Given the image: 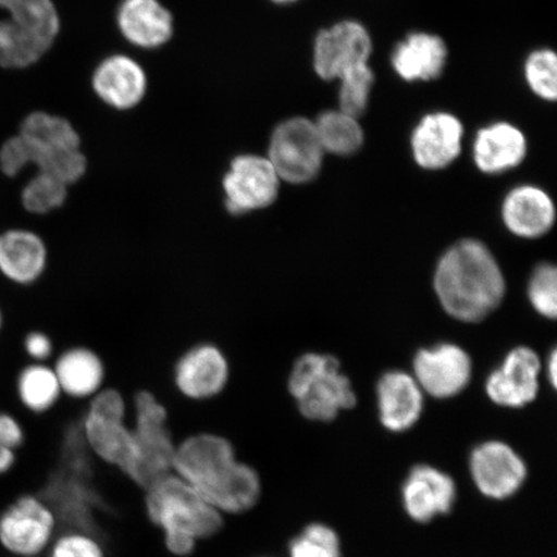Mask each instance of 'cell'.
Returning a JSON list of instances; mask_svg holds the SVG:
<instances>
[{
    "label": "cell",
    "instance_id": "obj_1",
    "mask_svg": "<svg viewBox=\"0 0 557 557\" xmlns=\"http://www.w3.org/2000/svg\"><path fill=\"white\" fill-rule=\"evenodd\" d=\"M173 472L225 517L246 513L262 496L260 473L239 461L226 437L201 433L177 444Z\"/></svg>",
    "mask_w": 557,
    "mask_h": 557
},
{
    "label": "cell",
    "instance_id": "obj_2",
    "mask_svg": "<svg viewBox=\"0 0 557 557\" xmlns=\"http://www.w3.org/2000/svg\"><path fill=\"white\" fill-rule=\"evenodd\" d=\"M435 290L445 311L461 322L476 323L496 310L506 283L499 264L483 243L466 239L437 263Z\"/></svg>",
    "mask_w": 557,
    "mask_h": 557
},
{
    "label": "cell",
    "instance_id": "obj_3",
    "mask_svg": "<svg viewBox=\"0 0 557 557\" xmlns=\"http://www.w3.org/2000/svg\"><path fill=\"white\" fill-rule=\"evenodd\" d=\"M50 174L67 186L78 183L87 171L81 137L72 124L46 113H33L21 124L20 134L0 149V170L16 177L27 165Z\"/></svg>",
    "mask_w": 557,
    "mask_h": 557
},
{
    "label": "cell",
    "instance_id": "obj_4",
    "mask_svg": "<svg viewBox=\"0 0 557 557\" xmlns=\"http://www.w3.org/2000/svg\"><path fill=\"white\" fill-rule=\"evenodd\" d=\"M144 503L149 521L162 532L172 556H190L199 542L214 537L224 527L225 515L174 472L152 483L145 491Z\"/></svg>",
    "mask_w": 557,
    "mask_h": 557
},
{
    "label": "cell",
    "instance_id": "obj_5",
    "mask_svg": "<svg viewBox=\"0 0 557 557\" xmlns=\"http://www.w3.org/2000/svg\"><path fill=\"white\" fill-rule=\"evenodd\" d=\"M128 413L127 401L120 389L103 387L89 399L83 412L82 434L100 462L120 471L143 490L141 455Z\"/></svg>",
    "mask_w": 557,
    "mask_h": 557
},
{
    "label": "cell",
    "instance_id": "obj_6",
    "mask_svg": "<svg viewBox=\"0 0 557 557\" xmlns=\"http://www.w3.org/2000/svg\"><path fill=\"white\" fill-rule=\"evenodd\" d=\"M288 389L299 413L312 422H332L358 401L351 381L341 373L339 361L331 355L299 358L289 374Z\"/></svg>",
    "mask_w": 557,
    "mask_h": 557
},
{
    "label": "cell",
    "instance_id": "obj_7",
    "mask_svg": "<svg viewBox=\"0 0 557 557\" xmlns=\"http://www.w3.org/2000/svg\"><path fill=\"white\" fill-rule=\"evenodd\" d=\"M10 18L0 20V66L35 64L50 50L60 30L52 0H0Z\"/></svg>",
    "mask_w": 557,
    "mask_h": 557
},
{
    "label": "cell",
    "instance_id": "obj_8",
    "mask_svg": "<svg viewBox=\"0 0 557 557\" xmlns=\"http://www.w3.org/2000/svg\"><path fill=\"white\" fill-rule=\"evenodd\" d=\"M170 410L156 394L141 389L134 398V430L141 455V486L144 492L157 480L173 472V457L177 444L169 424Z\"/></svg>",
    "mask_w": 557,
    "mask_h": 557
},
{
    "label": "cell",
    "instance_id": "obj_9",
    "mask_svg": "<svg viewBox=\"0 0 557 557\" xmlns=\"http://www.w3.org/2000/svg\"><path fill=\"white\" fill-rule=\"evenodd\" d=\"M324 154L315 123L305 117H292L273 132L268 159L281 181L301 185L318 176Z\"/></svg>",
    "mask_w": 557,
    "mask_h": 557
},
{
    "label": "cell",
    "instance_id": "obj_10",
    "mask_svg": "<svg viewBox=\"0 0 557 557\" xmlns=\"http://www.w3.org/2000/svg\"><path fill=\"white\" fill-rule=\"evenodd\" d=\"M58 534L52 508L35 494H23L0 515V546L13 557H40Z\"/></svg>",
    "mask_w": 557,
    "mask_h": 557
},
{
    "label": "cell",
    "instance_id": "obj_11",
    "mask_svg": "<svg viewBox=\"0 0 557 557\" xmlns=\"http://www.w3.org/2000/svg\"><path fill=\"white\" fill-rule=\"evenodd\" d=\"M469 471L483 497L506 500L521 491L528 479V465L520 453L503 441H486L470 453Z\"/></svg>",
    "mask_w": 557,
    "mask_h": 557
},
{
    "label": "cell",
    "instance_id": "obj_12",
    "mask_svg": "<svg viewBox=\"0 0 557 557\" xmlns=\"http://www.w3.org/2000/svg\"><path fill=\"white\" fill-rule=\"evenodd\" d=\"M222 189L226 211L243 215L274 205L281 189V178L268 158L239 156L230 164L222 180Z\"/></svg>",
    "mask_w": 557,
    "mask_h": 557
},
{
    "label": "cell",
    "instance_id": "obj_13",
    "mask_svg": "<svg viewBox=\"0 0 557 557\" xmlns=\"http://www.w3.org/2000/svg\"><path fill=\"white\" fill-rule=\"evenodd\" d=\"M372 38L357 21H343L320 32L313 47V67L320 78L339 79L360 65L368 64Z\"/></svg>",
    "mask_w": 557,
    "mask_h": 557
},
{
    "label": "cell",
    "instance_id": "obj_14",
    "mask_svg": "<svg viewBox=\"0 0 557 557\" xmlns=\"http://www.w3.org/2000/svg\"><path fill=\"white\" fill-rule=\"evenodd\" d=\"M458 490L449 473L428 463L413 466L401 485V505L410 520L429 524L449 515Z\"/></svg>",
    "mask_w": 557,
    "mask_h": 557
},
{
    "label": "cell",
    "instance_id": "obj_15",
    "mask_svg": "<svg viewBox=\"0 0 557 557\" xmlns=\"http://www.w3.org/2000/svg\"><path fill=\"white\" fill-rule=\"evenodd\" d=\"M414 380L422 392L436 399H450L468 387L471 359L461 347L450 344L424 348L414 358Z\"/></svg>",
    "mask_w": 557,
    "mask_h": 557
},
{
    "label": "cell",
    "instance_id": "obj_16",
    "mask_svg": "<svg viewBox=\"0 0 557 557\" xmlns=\"http://www.w3.org/2000/svg\"><path fill=\"white\" fill-rule=\"evenodd\" d=\"M230 379L228 361L213 345H199L187 351L174 369V385L187 400L206 403L225 392Z\"/></svg>",
    "mask_w": 557,
    "mask_h": 557
},
{
    "label": "cell",
    "instance_id": "obj_17",
    "mask_svg": "<svg viewBox=\"0 0 557 557\" xmlns=\"http://www.w3.org/2000/svg\"><path fill=\"white\" fill-rule=\"evenodd\" d=\"M541 361L532 348H515L486 381L487 398L496 406L519 409L537 399Z\"/></svg>",
    "mask_w": 557,
    "mask_h": 557
},
{
    "label": "cell",
    "instance_id": "obj_18",
    "mask_svg": "<svg viewBox=\"0 0 557 557\" xmlns=\"http://www.w3.org/2000/svg\"><path fill=\"white\" fill-rule=\"evenodd\" d=\"M463 125L449 113L422 117L412 135L416 163L423 170L437 171L450 165L461 154Z\"/></svg>",
    "mask_w": 557,
    "mask_h": 557
},
{
    "label": "cell",
    "instance_id": "obj_19",
    "mask_svg": "<svg viewBox=\"0 0 557 557\" xmlns=\"http://www.w3.org/2000/svg\"><path fill=\"white\" fill-rule=\"evenodd\" d=\"M423 394L413 375L400 371L383 374L377 385L382 426L395 434L413 429L423 413Z\"/></svg>",
    "mask_w": 557,
    "mask_h": 557
},
{
    "label": "cell",
    "instance_id": "obj_20",
    "mask_svg": "<svg viewBox=\"0 0 557 557\" xmlns=\"http://www.w3.org/2000/svg\"><path fill=\"white\" fill-rule=\"evenodd\" d=\"M555 206L540 187L524 185L507 194L503 206L505 225L520 238L534 239L555 224Z\"/></svg>",
    "mask_w": 557,
    "mask_h": 557
},
{
    "label": "cell",
    "instance_id": "obj_21",
    "mask_svg": "<svg viewBox=\"0 0 557 557\" xmlns=\"http://www.w3.org/2000/svg\"><path fill=\"white\" fill-rule=\"evenodd\" d=\"M146 75L141 66L127 55L116 54L101 62L94 75V88L103 102L127 110L141 102L146 92Z\"/></svg>",
    "mask_w": 557,
    "mask_h": 557
},
{
    "label": "cell",
    "instance_id": "obj_22",
    "mask_svg": "<svg viewBox=\"0 0 557 557\" xmlns=\"http://www.w3.org/2000/svg\"><path fill=\"white\" fill-rule=\"evenodd\" d=\"M527 150V138L519 128L510 123H494L478 132L473 159L480 171L499 174L518 166Z\"/></svg>",
    "mask_w": 557,
    "mask_h": 557
},
{
    "label": "cell",
    "instance_id": "obj_23",
    "mask_svg": "<svg viewBox=\"0 0 557 557\" xmlns=\"http://www.w3.org/2000/svg\"><path fill=\"white\" fill-rule=\"evenodd\" d=\"M117 25L124 38L141 48L166 44L173 34V18L158 0H123Z\"/></svg>",
    "mask_w": 557,
    "mask_h": 557
},
{
    "label": "cell",
    "instance_id": "obj_24",
    "mask_svg": "<svg viewBox=\"0 0 557 557\" xmlns=\"http://www.w3.org/2000/svg\"><path fill=\"white\" fill-rule=\"evenodd\" d=\"M47 247L29 230L13 228L0 235V273L17 284H32L44 274Z\"/></svg>",
    "mask_w": 557,
    "mask_h": 557
},
{
    "label": "cell",
    "instance_id": "obj_25",
    "mask_svg": "<svg viewBox=\"0 0 557 557\" xmlns=\"http://www.w3.org/2000/svg\"><path fill=\"white\" fill-rule=\"evenodd\" d=\"M447 55V46L442 38L429 33H413L395 48L392 62L404 81H433L444 72Z\"/></svg>",
    "mask_w": 557,
    "mask_h": 557
},
{
    "label": "cell",
    "instance_id": "obj_26",
    "mask_svg": "<svg viewBox=\"0 0 557 557\" xmlns=\"http://www.w3.org/2000/svg\"><path fill=\"white\" fill-rule=\"evenodd\" d=\"M62 394L72 399H90L103 388L104 367L99 355L74 347L61 355L53 369Z\"/></svg>",
    "mask_w": 557,
    "mask_h": 557
},
{
    "label": "cell",
    "instance_id": "obj_27",
    "mask_svg": "<svg viewBox=\"0 0 557 557\" xmlns=\"http://www.w3.org/2000/svg\"><path fill=\"white\" fill-rule=\"evenodd\" d=\"M315 128L325 152L347 157L359 151L364 143L363 129L358 117L344 111H326L318 117Z\"/></svg>",
    "mask_w": 557,
    "mask_h": 557
},
{
    "label": "cell",
    "instance_id": "obj_28",
    "mask_svg": "<svg viewBox=\"0 0 557 557\" xmlns=\"http://www.w3.org/2000/svg\"><path fill=\"white\" fill-rule=\"evenodd\" d=\"M17 394L27 410L41 414L50 412L59 403L62 392L52 368L34 364L21 371Z\"/></svg>",
    "mask_w": 557,
    "mask_h": 557
},
{
    "label": "cell",
    "instance_id": "obj_29",
    "mask_svg": "<svg viewBox=\"0 0 557 557\" xmlns=\"http://www.w3.org/2000/svg\"><path fill=\"white\" fill-rule=\"evenodd\" d=\"M288 557H343L339 535L324 522H310L289 540Z\"/></svg>",
    "mask_w": 557,
    "mask_h": 557
},
{
    "label": "cell",
    "instance_id": "obj_30",
    "mask_svg": "<svg viewBox=\"0 0 557 557\" xmlns=\"http://www.w3.org/2000/svg\"><path fill=\"white\" fill-rule=\"evenodd\" d=\"M67 185L50 174L38 172L24 187L21 201L27 212L46 214L65 205Z\"/></svg>",
    "mask_w": 557,
    "mask_h": 557
},
{
    "label": "cell",
    "instance_id": "obj_31",
    "mask_svg": "<svg viewBox=\"0 0 557 557\" xmlns=\"http://www.w3.org/2000/svg\"><path fill=\"white\" fill-rule=\"evenodd\" d=\"M339 81V110L359 120L368 108L374 82L373 70L368 64L360 65L341 76Z\"/></svg>",
    "mask_w": 557,
    "mask_h": 557
},
{
    "label": "cell",
    "instance_id": "obj_32",
    "mask_svg": "<svg viewBox=\"0 0 557 557\" xmlns=\"http://www.w3.org/2000/svg\"><path fill=\"white\" fill-rule=\"evenodd\" d=\"M525 78L533 92L546 101L557 96V59L552 50H539L525 62Z\"/></svg>",
    "mask_w": 557,
    "mask_h": 557
},
{
    "label": "cell",
    "instance_id": "obj_33",
    "mask_svg": "<svg viewBox=\"0 0 557 557\" xmlns=\"http://www.w3.org/2000/svg\"><path fill=\"white\" fill-rule=\"evenodd\" d=\"M529 299L535 311L549 319L557 312V271L554 264H540L531 277L528 289Z\"/></svg>",
    "mask_w": 557,
    "mask_h": 557
},
{
    "label": "cell",
    "instance_id": "obj_34",
    "mask_svg": "<svg viewBox=\"0 0 557 557\" xmlns=\"http://www.w3.org/2000/svg\"><path fill=\"white\" fill-rule=\"evenodd\" d=\"M46 557H104L101 543L92 535L66 532L55 535Z\"/></svg>",
    "mask_w": 557,
    "mask_h": 557
},
{
    "label": "cell",
    "instance_id": "obj_35",
    "mask_svg": "<svg viewBox=\"0 0 557 557\" xmlns=\"http://www.w3.org/2000/svg\"><path fill=\"white\" fill-rule=\"evenodd\" d=\"M25 443V431L15 417L0 413V444L18 450Z\"/></svg>",
    "mask_w": 557,
    "mask_h": 557
},
{
    "label": "cell",
    "instance_id": "obj_36",
    "mask_svg": "<svg viewBox=\"0 0 557 557\" xmlns=\"http://www.w3.org/2000/svg\"><path fill=\"white\" fill-rule=\"evenodd\" d=\"M26 352L35 360H45L52 352L51 339L45 333L33 332L25 339Z\"/></svg>",
    "mask_w": 557,
    "mask_h": 557
},
{
    "label": "cell",
    "instance_id": "obj_37",
    "mask_svg": "<svg viewBox=\"0 0 557 557\" xmlns=\"http://www.w3.org/2000/svg\"><path fill=\"white\" fill-rule=\"evenodd\" d=\"M17 461V450L0 444V476L10 472Z\"/></svg>",
    "mask_w": 557,
    "mask_h": 557
},
{
    "label": "cell",
    "instance_id": "obj_38",
    "mask_svg": "<svg viewBox=\"0 0 557 557\" xmlns=\"http://www.w3.org/2000/svg\"><path fill=\"white\" fill-rule=\"evenodd\" d=\"M547 371H548L549 383H552V385L554 387H556V382H557V358H556V351L555 350L553 351L552 357H549Z\"/></svg>",
    "mask_w": 557,
    "mask_h": 557
},
{
    "label": "cell",
    "instance_id": "obj_39",
    "mask_svg": "<svg viewBox=\"0 0 557 557\" xmlns=\"http://www.w3.org/2000/svg\"><path fill=\"white\" fill-rule=\"evenodd\" d=\"M273 2L277 3V4H289V3L297 2V0H273Z\"/></svg>",
    "mask_w": 557,
    "mask_h": 557
},
{
    "label": "cell",
    "instance_id": "obj_40",
    "mask_svg": "<svg viewBox=\"0 0 557 557\" xmlns=\"http://www.w3.org/2000/svg\"><path fill=\"white\" fill-rule=\"evenodd\" d=\"M0 329H2V312H0Z\"/></svg>",
    "mask_w": 557,
    "mask_h": 557
},
{
    "label": "cell",
    "instance_id": "obj_41",
    "mask_svg": "<svg viewBox=\"0 0 557 557\" xmlns=\"http://www.w3.org/2000/svg\"><path fill=\"white\" fill-rule=\"evenodd\" d=\"M261 557H275V556H261Z\"/></svg>",
    "mask_w": 557,
    "mask_h": 557
}]
</instances>
